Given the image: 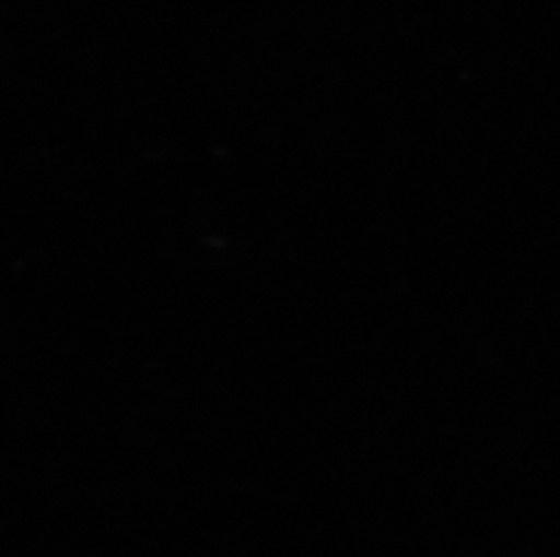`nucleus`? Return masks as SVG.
<instances>
[]
</instances>
